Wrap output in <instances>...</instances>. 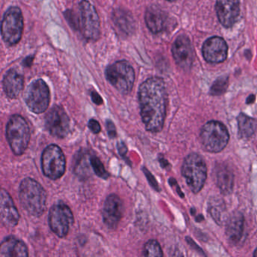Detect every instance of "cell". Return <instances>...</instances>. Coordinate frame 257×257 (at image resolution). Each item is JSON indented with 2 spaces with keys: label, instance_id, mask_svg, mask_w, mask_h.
<instances>
[{
  "label": "cell",
  "instance_id": "obj_1",
  "mask_svg": "<svg viewBox=\"0 0 257 257\" xmlns=\"http://www.w3.org/2000/svg\"><path fill=\"white\" fill-rule=\"evenodd\" d=\"M138 100L141 118L147 131L160 132L165 124L168 103L163 79L152 77L143 82L138 91Z\"/></svg>",
  "mask_w": 257,
  "mask_h": 257
},
{
  "label": "cell",
  "instance_id": "obj_2",
  "mask_svg": "<svg viewBox=\"0 0 257 257\" xmlns=\"http://www.w3.org/2000/svg\"><path fill=\"white\" fill-rule=\"evenodd\" d=\"M19 197L23 208L31 216H40L46 208L47 193L39 182L28 178L22 180Z\"/></svg>",
  "mask_w": 257,
  "mask_h": 257
},
{
  "label": "cell",
  "instance_id": "obj_3",
  "mask_svg": "<svg viewBox=\"0 0 257 257\" xmlns=\"http://www.w3.org/2000/svg\"><path fill=\"white\" fill-rule=\"evenodd\" d=\"M6 135L12 151L22 156L26 151L31 140V131L26 119L20 115H13L7 123Z\"/></svg>",
  "mask_w": 257,
  "mask_h": 257
},
{
  "label": "cell",
  "instance_id": "obj_4",
  "mask_svg": "<svg viewBox=\"0 0 257 257\" xmlns=\"http://www.w3.org/2000/svg\"><path fill=\"white\" fill-rule=\"evenodd\" d=\"M181 172L193 193H198L203 189L207 180V168L204 159L199 154L188 155L183 161Z\"/></svg>",
  "mask_w": 257,
  "mask_h": 257
},
{
  "label": "cell",
  "instance_id": "obj_5",
  "mask_svg": "<svg viewBox=\"0 0 257 257\" xmlns=\"http://www.w3.org/2000/svg\"><path fill=\"white\" fill-rule=\"evenodd\" d=\"M199 139L206 152L217 153L228 145L229 134L227 127L220 121H210L201 127Z\"/></svg>",
  "mask_w": 257,
  "mask_h": 257
},
{
  "label": "cell",
  "instance_id": "obj_6",
  "mask_svg": "<svg viewBox=\"0 0 257 257\" xmlns=\"http://www.w3.org/2000/svg\"><path fill=\"white\" fill-rule=\"evenodd\" d=\"M78 31L88 41L95 42L100 37V18L95 7L88 0H82L79 4Z\"/></svg>",
  "mask_w": 257,
  "mask_h": 257
},
{
  "label": "cell",
  "instance_id": "obj_7",
  "mask_svg": "<svg viewBox=\"0 0 257 257\" xmlns=\"http://www.w3.org/2000/svg\"><path fill=\"white\" fill-rule=\"evenodd\" d=\"M109 83L122 94H128L133 88L135 72L127 61H118L108 66L105 71Z\"/></svg>",
  "mask_w": 257,
  "mask_h": 257
},
{
  "label": "cell",
  "instance_id": "obj_8",
  "mask_svg": "<svg viewBox=\"0 0 257 257\" xmlns=\"http://www.w3.org/2000/svg\"><path fill=\"white\" fill-rule=\"evenodd\" d=\"M24 30V18L19 7H10L2 21L1 35L6 44L10 46L18 44L22 40Z\"/></svg>",
  "mask_w": 257,
  "mask_h": 257
},
{
  "label": "cell",
  "instance_id": "obj_9",
  "mask_svg": "<svg viewBox=\"0 0 257 257\" xmlns=\"http://www.w3.org/2000/svg\"><path fill=\"white\" fill-rule=\"evenodd\" d=\"M42 170L51 180L61 178L66 171V158L62 150L55 144L48 146L42 155Z\"/></svg>",
  "mask_w": 257,
  "mask_h": 257
},
{
  "label": "cell",
  "instance_id": "obj_10",
  "mask_svg": "<svg viewBox=\"0 0 257 257\" xmlns=\"http://www.w3.org/2000/svg\"><path fill=\"white\" fill-rule=\"evenodd\" d=\"M25 100L30 110L34 113L46 112L50 103V90L46 82L43 79L34 81L27 88Z\"/></svg>",
  "mask_w": 257,
  "mask_h": 257
},
{
  "label": "cell",
  "instance_id": "obj_11",
  "mask_svg": "<svg viewBox=\"0 0 257 257\" xmlns=\"http://www.w3.org/2000/svg\"><path fill=\"white\" fill-rule=\"evenodd\" d=\"M74 218L67 204L58 203L52 206L49 215V223L52 231L60 237L67 235Z\"/></svg>",
  "mask_w": 257,
  "mask_h": 257
},
{
  "label": "cell",
  "instance_id": "obj_12",
  "mask_svg": "<svg viewBox=\"0 0 257 257\" xmlns=\"http://www.w3.org/2000/svg\"><path fill=\"white\" fill-rule=\"evenodd\" d=\"M46 127L55 138L63 139L68 135L70 120L62 106H55L49 110L46 116Z\"/></svg>",
  "mask_w": 257,
  "mask_h": 257
},
{
  "label": "cell",
  "instance_id": "obj_13",
  "mask_svg": "<svg viewBox=\"0 0 257 257\" xmlns=\"http://www.w3.org/2000/svg\"><path fill=\"white\" fill-rule=\"evenodd\" d=\"M124 205L122 201L115 194L109 195L103 208V220L109 229H115L122 218Z\"/></svg>",
  "mask_w": 257,
  "mask_h": 257
},
{
  "label": "cell",
  "instance_id": "obj_14",
  "mask_svg": "<svg viewBox=\"0 0 257 257\" xmlns=\"http://www.w3.org/2000/svg\"><path fill=\"white\" fill-rule=\"evenodd\" d=\"M172 54L176 63L183 70H189L194 60L193 48L190 40L185 36L177 37L172 46Z\"/></svg>",
  "mask_w": 257,
  "mask_h": 257
},
{
  "label": "cell",
  "instance_id": "obj_15",
  "mask_svg": "<svg viewBox=\"0 0 257 257\" xmlns=\"http://www.w3.org/2000/svg\"><path fill=\"white\" fill-rule=\"evenodd\" d=\"M202 55L205 61L211 64L223 62L228 55V46L221 37H211L204 42Z\"/></svg>",
  "mask_w": 257,
  "mask_h": 257
},
{
  "label": "cell",
  "instance_id": "obj_16",
  "mask_svg": "<svg viewBox=\"0 0 257 257\" xmlns=\"http://www.w3.org/2000/svg\"><path fill=\"white\" fill-rule=\"evenodd\" d=\"M216 12L221 25L231 28L240 15V2L239 0H216Z\"/></svg>",
  "mask_w": 257,
  "mask_h": 257
},
{
  "label": "cell",
  "instance_id": "obj_17",
  "mask_svg": "<svg viewBox=\"0 0 257 257\" xmlns=\"http://www.w3.org/2000/svg\"><path fill=\"white\" fill-rule=\"evenodd\" d=\"M0 219L4 226L13 228L19 224L20 215L15 205L11 195L5 189L1 191Z\"/></svg>",
  "mask_w": 257,
  "mask_h": 257
},
{
  "label": "cell",
  "instance_id": "obj_18",
  "mask_svg": "<svg viewBox=\"0 0 257 257\" xmlns=\"http://www.w3.org/2000/svg\"><path fill=\"white\" fill-rule=\"evenodd\" d=\"M145 22L147 28L153 34H160L168 27V16L158 6H150L146 11Z\"/></svg>",
  "mask_w": 257,
  "mask_h": 257
},
{
  "label": "cell",
  "instance_id": "obj_19",
  "mask_svg": "<svg viewBox=\"0 0 257 257\" xmlns=\"http://www.w3.org/2000/svg\"><path fill=\"white\" fill-rule=\"evenodd\" d=\"M244 229V217L240 212H236L227 221L225 234L230 244L238 243L243 236Z\"/></svg>",
  "mask_w": 257,
  "mask_h": 257
},
{
  "label": "cell",
  "instance_id": "obj_20",
  "mask_svg": "<svg viewBox=\"0 0 257 257\" xmlns=\"http://www.w3.org/2000/svg\"><path fill=\"white\" fill-rule=\"evenodd\" d=\"M112 22L121 36L129 37L135 32V19L127 10L123 9L115 10L112 13Z\"/></svg>",
  "mask_w": 257,
  "mask_h": 257
},
{
  "label": "cell",
  "instance_id": "obj_21",
  "mask_svg": "<svg viewBox=\"0 0 257 257\" xmlns=\"http://www.w3.org/2000/svg\"><path fill=\"white\" fill-rule=\"evenodd\" d=\"M29 255L26 244L22 240L10 236L3 240L0 246V256L27 257Z\"/></svg>",
  "mask_w": 257,
  "mask_h": 257
},
{
  "label": "cell",
  "instance_id": "obj_22",
  "mask_svg": "<svg viewBox=\"0 0 257 257\" xmlns=\"http://www.w3.org/2000/svg\"><path fill=\"white\" fill-rule=\"evenodd\" d=\"M3 85L6 94L10 98H18L24 88L23 76L16 70L12 69L4 76Z\"/></svg>",
  "mask_w": 257,
  "mask_h": 257
},
{
  "label": "cell",
  "instance_id": "obj_23",
  "mask_svg": "<svg viewBox=\"0 0 257 257\" xmlns=\"http://www.w3.org/2000/svg\"><path fill=\"white\" fill-rule=\"evenodd\" d=\"M234 178V173L229 167L226 165H220L217 167L216 181L221 193L228 195L232 192Z\"/></svg>",
  "mask_w": 257,
  "mask_h": 257
},
{
  "label": "cell",
  "instance_id": "obj_24",
  "mask_svg": "<svg viewBox=\"0 0 257 257\" xmlns=\"http://www.w3.org/2000/svg\"><path fill=\"white\" fill-rule=\"evenodd\" d=\"M91 155L85 150H81L75 156L73 171L79 178L87 179L91 176Z\"/></svg>",
  "mask_w": 257,
  "mask_h": 257
},
{
  "label": "cell",
  "instance_id": "obj_25",
  "mask_svg": "<svg viewBox=\"0 0 257 257\" xmlns=\"http://www.w3.org/2000/svg\"><path fill=\"white\" fill-rule=\"evenodd\" d=\"M237 120L239 136L243 139H247L252 137L256 130V119L240 112Z\"/></svg>",
  "mask_w": 257,
  "mask_h": 257
},
{
  "label": "cell",
  "instance_id": "obj_26",
  "mask_svg": "<svg viewBox=\"0 0 257 257\" xmlns=\"http://www.w3.org/2000/svg\"><path fill=\"white\" fill-rule=\"evenodd\" d=\"M143 255L148 257L163 256L162 247L156 240H150L144 245Z\"/></svg>",
  "mask_w": 257,
  "mask_h": 257
},
{
  "label": "cell",
  "instance_id": "obj_27",
  "mask_svg": "<svg viewBox=\"0 0 257 257\" xmlns=\"http://www.w3.org/2000/svg\"><path fill=\"white\" fill-rule=\"evenodd\" d=\"M91 168H92L94 172L97 174V176H98L100 178L104 179V180L108 179V177H109V174H108L107 171L105 169L103 163L99 159V158L95 156H91Z\"/></svg>",
  "mask_w": 257,
  "mask_h": 257
},
{
  "label": "cell",
  "instance_id": "obj_28",
  "mask_svg": "<svg viewBox=\"0 0 257 257\" xmlns=\"http://www.w3.org/2000/svg\"><path fill=\"white\" fill-rule=\"evenodd\" d=\"M228 78H219L212 85L211 88H210V94L218 96L224 94L228 88Z\"/></svg>",
  "mask_w": 257,
  "mask_h": 257
},
{
  "label": "cell",
  "instance_id": "obj_29",
  "mask_svg": "<svg viewBox=\"0 0 257 257\" xmlns=\"http://www.w3.org/2000/svg\"><path fill=\"white\" fill-rule=\"evenodd\" d=\"M210 204L209 211H210L212 217L219 225H221L222 222V211L224 210V209L222 208V204H216L210 203Z\"/></svg>",
  "mask_w": 257,
  "mask_h": 257
},
{
  "label": "cell",
  "instance_id": "obj_30",
  "mask_svg": "<svg viewBox=\"0 0 257 257\" xmlns=\"http://www.w3.org/2000/svg\"><path fill=\"white\" fill-rule=\"evenodd\" d=\"M65 16L66 20L69 22L72 28L74 30L78 31V16L76 13L71 10H67L64 13Z\"/></svg>",
  "mask_w": 257,
  "mask_h": 257
},
{
  "label": "cell",
  "instance_id": "obj_31",
  "mask_svg": "<svg viewBox=\"0 0 257 257\" xmlns=\"http://www.w3.org/2000/svg\"><path fill=\"white\" fill-rule=\"evenodd\" d=\"M143 171H144V174H145L146 177H147V180H148L149 183H150V186H151L155 190L157 191V192H160L161 188L159 187V183L156 181L154 176H153L147 168H143Z\"/></svg>",
  "mask_w": 257,
  "mask_h": 257
},
{
  "label": "cell",
  "instance_id": "obj_32",
  "mask_svg": "<svg viewBox=\"0 0 257 257\" xmlns=\"http://www.w3.org/2000/svg\"><path fill=\"white\" fill-rule=\"evenodd\" d=\"M106 128H107L109 138H115L117 136L116 128H115V124L111 120H106Z\"/></svg>",
  "mask_w": 257,
  "mask_h": 257
},
{
  "label": "cell",
  "instance_id": "obj_33",
  "mask_svg": "<svg viewBox=\"0 0 257 257\" xmlns=\"http://www.w3.org/2000/svg\"><path fill=\"white\" fill-rule=\"evenodd\" d=\"M88 128L91 131L92 133L99 134L101 131V127H100V124H99L98 121H96L94 119H91L89 121H88Z\"/></svg>",
  "mask_w": 257,
  "mask_h": 257
},
{
  "label": "cell",
  "instance_id": "obj_34",
  "mask_svg": "<svg viewBox=\"0 0 257 257\" xmlns=\"http://www.w3.org/2000/svg\"><path fill=\"white\" fill-rule=\"evenodd\" d=\"M91 99H92V101L95 104L98 105V106L103 104V99H102V97H100L98 93L96 92V91H92L91 93Z\"/></svg>",
  "mask_w": 257,
  "mask_h": 257
},
{
  "label": "cell",
  "instance_id": "obj_35",
  "mask_svg": "<svg viewBox=\"0 0 257 257\" xmlns=\"http://www.w3.org/2000/svg\"><path fill=\"white\" fill-rule=\"evenodd\" d=\"M117 147H118V153H119L120 156L121 157H124L127 153V148L125 144L123 142H119L118 145H117Z\"/></svg>",
  "mask_w": 257,
  "mask_h": 257
},
{
  "label": "cell",
  "instance_id": "obj_36",
  "mask_svg": "<svg viewBox=\"0 0 257 257\" xmlns=\"http://www.w3.org/2000/svg\"><path fill=\"white\" fill-rule=\"evenodd\" d=\"M169 183L171 184V186H175L176 187V191H177V193H178V195H180L181 198H183L184 197V194L183 193V192H181V189H180V186H178V184H177V181H176L175 179L174 178H170L169 180Z\"/></svg>",
  "mask_w": 257,
  "mask_h": 257
},
{
  "label": "cell",
  "instance_id": "obj_37",
  "mask_svg": "<svg viewBox=\"0 0 257 257\" xmlns=\"http://www.w3.org/2000/svg\"><path fill=\"white\" fill-rule=\"evenodd\" d=\"M186 240H187L188 243L191 245V246H193L196 250H199V252H201V253H203V250H201V248L199 246H197V244L195 245V243H194L193 240H192V238H189V237H186Z\"/></svg>",
  "mask_w": 257,
  "mask_h": 257
},
{
  "label": "cell",
  "instance_id": "obj_38",
  "mask_svg": "<svg viewBox=\"0 0 257 257\" xmlns=\"http://www.w3.org/2000/svg\"><path fill=\"white\" fill-rule=\"evenodd\" d=\"M33 61H34V57H28L24 61V65L27 66V67H31Z\"/></svg>",
  "mask_w": 257,
  "mask_h": 257
},
{
  "label": "cell",
  "instance_id": "obj_39",
  "mask_svg": "<svg viewBox=\"0 0 257 257\" xmlns=\"http://www.w3.org/2000/svg\"><path fill=\"white\" fill-rule=\"evenodd\" d=\"M159 162H160L161 165H162V168H168V166H170L169 163H168V161L166 159H159Z\"/></svg>",
  "mask_w": 257,
  "mask_h": 257
},
{
  "label": "cell",
  "instance_id": "obj_40",
  "mask_svg": "<svg viewBox=\"0 0 257 257\" xmlns=\"http://www.w3.org/2000/svg\"><path fill=\"white\" fill-rule=\"evenodd\" d=\"M254 100H255V96H249V97H248V98L246 99V103H247V104H250V103H253Z\"/></svg>",
  "mask_w": 257,
  "mask_h": 257
},
{
  "label": "cell",
  "instance_id": "obj_41",
  "mask_svg": "<svg viewBox=\"0 0 257 257\" xmlns=\"http://www.w3.org/2000/svg\"><path fill=\"white\" fill-rule=\"evenodd\" d=\"M253 256L257 257V248L255 249V251H254Z\"/></svg>",
  "mask_w": 257,
  "mask_h": 257
},
{
  "label": "cell",
  "instance_id": "obj_42",
  "mask_svg": "<svg viewBox=\"0 0 257 257\" xmlns=\"http://www.w3.org/2000/svg\"><path fill=\"white\" fill-rule=\"evenodd\" d=\"M166 1H168V2H174L176 0H166Z\"/></svg>",
  "mask_w": 257,
  "mask_h": 257
}]
</instances>
